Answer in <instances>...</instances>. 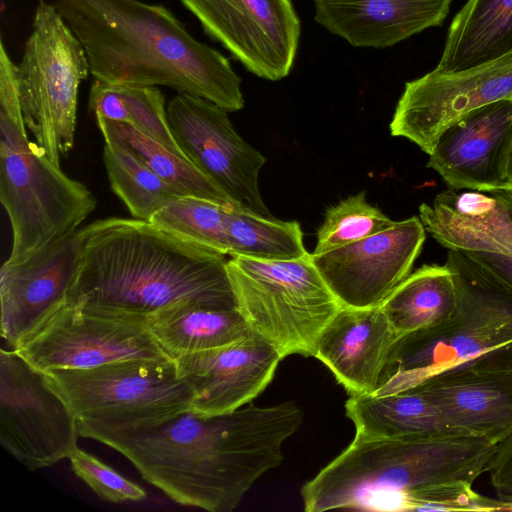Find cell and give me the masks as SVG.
I'll list each match as a JSON object with an SVG mask.
<instances>
[{
  "label": "cell",
  "instance_id": "603a6c76",
  "mask_svg": "<svg viewBox=\"0 0 512 512\" xmlns=\"http://www.w3.org/2000/svg\"><path fill=\"white\" fill-rule=\"evenodd\" d=\"M512 51V0H468L453 18L435 69L458 72Z\"/></svg>",
  "mask_w": 512,
  "mask_h": 512
},
{
  "label": "cell",
  "instance_id": "d590c367",
  "mask_svg": "<svg viewBox=\"0 0 512 512\" xmlns=\"http://www.w3.org/2000/svg\"><path fill=\"white\" fill-rule=\"evenodd\" d=\"M507 178L510 183V186H512V141L510 146V152L508 157V164H507Z\"/></svg>",
  "mask_w": 512,
  "mask_h": 512
},
{
  "label": "cell",
  "instance_id": "836d02e7",
  "mask_svg": "<svg viewBox=\"0 0 512 512\" xmlns=\"http://www.w3.org/2000/svg\"><path fill=\"white\" fill-rule=\"evenodd\" d=\"M88 106L95 116L125 123L131 121L125 103L114 85L94 80L90 89Z\"/></svg>",
  "mask_w": 512,
  "mask_h": 512
},
{
  "label": "cell",
  "instance_id": "f546056e",
  "mask_svg": "<svg viewBox=\"0 0 512 512\" xmlns=\"http://www.w3.org/2000/svg\"><path fill=\"white\" fill-rule=\"evenodd\" d=\"M365 191L349 196L331 206L317 231V243L312 254L332 249L377 234L395 221L366 200Z\"/></svg>",
  "mask_w": 512,
  "mask_h": 512
},
{
  "label": "cell",
  "instance_id": "8992f818",
  "mask_svg": "<svg viewBox=\"0 0 512 512\" xmlns=\"http://www.w3.org/2000/svg\"><path fill=\"white\" fill-rule=\"evenodd\" d=\"M445 264L458 290L453 315L398 337L372 395L409 389L512 341V290L467 252L449 250Z\"/></svg>",
  "mask_w": 512,
  "mask_h": 512
},
{
  "label": "cell",
  "instance_id": "4dcf8cb0",
  "mask_svg": "<svg viewBox=\"0 0 512 512\" xmlns=\"http://www.w3.org/2000/svg\"><path fill=\"white\" fill-rule=\"evenodd\" d=\"M130 115V123L177 156L188 161L178 146L167 118L165 97L157 86L114 85Z\"/></svg>",
  "mask_w": 512,
  "mask_h": 512
},
{
  "label": "cell",
  "instance_id": "484cf974",
  "mask_svg": "<svg viewBox=\"0 0 512 512\" xmlns=\"http://www.w3.org/2000/svg\"><path fill=\"white\" fill-rule=\"evenodd\" d=\"M95 117L106 144L125 149L185 196L221 204L235 203L192 163L177 156L137 127L102 116Z\"/></svg>",
  "mask_w": 512,
  "mask_h": 512
},
{
  "label": "cell",
  "instance_id": "f1b7e54d",
  "mask_svg": "<svg viewBox=\"0 0 512 512\" xmlns=\"http://www.w3.org/2000/svg\"><path fill=\"white\" fill-rule=\"evenodd\" d=\"M230 204L182 196L159 210L150 222L183 240L228 255L226 217Z\"/></svg>",
  "mask_w": 512,
  "mask_h": 512
},
{
  "label": "cell",
  "instance_id": "30bf717a",
  "mask_svg": "<svg viewBox=\"0 0 512 512\" xmlns=\"http://www.w3.org/2000/svg\"><path fill=\"white\" fill-rule=\"evenodd\" d=\"M78 421L50 375L15 349L0 350V443L28 470L55 465L78 447Z\"/></svg>",
  "mask_w": 512,
  "mask_h": 512
},
{
  "label": "cell",
  "instance_id": "277c9868",
  "mask_svg": "<svg viewBox=\"0 0 512 512\" xmlns=\"http://www.w3.org/2000/svg\"><path fill=\"white\" fill-rule=\"evenodd\" d=\"M497 443L449 432L353 441L301 489L304 510L418 511L432 487L473 484L487 472Z\"/></svg>",
  "mask_w": 512,
  "mask_h": 512
},
{
  "label": "cell",
  "instance_id": "5bb4252c",
  "mask_svg": "<svg viewBox=\"0 0 512 512\" xmlns=\"http://www.w3.org/2000/svg\"><path fill=\"white\" fill-rule=\"evenodd\" d=\"M502 99H512V51L474 68L458 72L434 69L407 82L390 133L410 140L429 155L447 127Z\"/></svg>",
  "mask_w": 512,
  "mask_h": 512
},
{
  "label": "cell",
  "instance_id": "52a82bcc",
  "mask_svg": "<svg viewBox=\"0 0 512 512\" xmlns=\"http://www.w3.org/2000/svg\"><path fill=\"white\" fill-rule=\"evenodd\" d=\"M230 257L228 277L250 330L282 359L294 354L314 357L322 331L342 305L311 254L285 261Z\"/></svg>",
  "mask_w": 512,
  "mask_h": 512
},
{
  "label": "cell",
  "instance_id": "6da1fadb",
  "mask_svg": "<svg viewBox=\"0 0 512 512\" xmlns=\"http://www.w3.org/2000/svg\"><path fill=\"white\" fill-rule=\"evenodd\" d=\"M302 421L300 406L286 401L213 416L190 409L153 426L88 438L121 453L171 500L231 512L262 475L280 465L283 444Z\"/></svg>",
  "mask_w": 512,
  "mask_h": 512
},
{
  "label": "cell",
  "instance_id": "d6a6232c",
  "mask_svg": "<svg viewBox=\"0 0 512 512\" xmlns=\"http://www.w3.org/2000/svg\"><path fill=\"white\" fill-rule=\"evenodd\" d=\"M487 472L496 499L512 511V432L497 443Z\"/></svg>",
  "mask_w": 512,
  "mask_h": 512
},
{
  "label": "cell",
  "instance_id": "44dd1931",
  "mask_svg": "<svg viewBox=\"0 0 512 512\" xmlns=\"http://www.w3.org/2000/svg\"><path fill=\"white\" fill-rule=\"evenodd\" d=\"M396 339L380 306H342L322 331L314 357L349 395H372Z\"/></svg>",
  "mask_w": 512,
  "mask_h": 512
},
{
  "label": "cell",
  "instance_id": "5b68a950",
  "mask_svg": "<svg viewBox=\"0 0 512 512\" xmlns=\"http://www.w3.org/2000/svg\"><path fill=\"white\" fill-rule=\"evenodd\" d=\"M16 65L0 43V200L12 228L8 261L25 259L74 232L97 201L67 176L26 132Z\"/></svg>",
  "mask_w": 512,
  "mask_h": 512
},
{
  "label": "cell",
  "instance_id": "7402d4cb",
  "mask_svg": "<svg viewBox=\"0 0 512 512\" xmlns=\"http://www.w3.org/2000/svg\"><path fill=\"white\" fill-rule=\"evenodd\" d=\"M419 218L425 231L449 250L512 256V214L488 192L451 187L431 204H421Z\"/></svg>",
  "mask_w": 512,
  "mask_h": 512
},
{
  "label": "cell",
  "instance_id": "4316f807",
  "mask_svg": "<svg viewBox=\"0 0 512 512\" xmlns=\"http://www.w3.org/2000/svg\"><path fill=\"white\" fill-rule=\"evenodd\" d=\"M228 255L270 261L294 260L309 253L297 221H282L232 203L227 208Z\"/></svg>",
  "mask_w": 512,
  "mask_h": 512
},
{
  "label": "cell",
  "instance_id": "ffe728a7",
  "mask_svg": "<svg viewBox=\"0 0 512 512\" xmlns=\"http://www.w3.org/2000/svg\"><path fill=\"white\" fill-rule=\"evenodd\" d=\"M314 20L359 48L384 49L441 26L452 0H313Z\"/></svg>",
  "mask_w": 512,
  "mask_h": 512
},
{
  "label": "cell",
  "instance_id": "7c38bea8",
  "mask_svg": "<svg viewBox=\"0 0 512 512\" xmlns=\"http://www.w3.org/2000/svg\"><path fill=\"white\" fill-rule=\"evenodd\" d=\"M166 112L172 134L190 163L233 202L271 216L258 184L265 157L239 136L227 110L202 97L178 93Z\"/></svg>",
  "mask_w": 512,
  "mask_h": 512
},
{
  "label": "cell",
  "instance_id": "d6986e66",
  "mask_svg": "<svg viewBox=\"0 0 512 512\" xmlns=\"http://www.w3.org/2000/svg\"><path fill=\"white\" fill-rule=\"evenodd\" d=\"M413 387L436 405L452 432L495 442L512 432V369L446 371Z\"/></svg>",
  "mask_w": 512,
  "mask_h": 512
},
{
  "label": "cell",
  "instance_id": "1f68e13d",
  "mask_svg": "<svg viewBox=\"0 0 512 512\" xmlns=\"http://www.w3.org/2000/svg\"><path fill=\"white\" fill-rule=\"evenodd\" d=\"M74 474L100 499L112 503L139 502L145 490L96 456L76 448L68 457Z\"/></svg>",
  "mask_w": 512,
  "mask_h": 512
},
{
  "label": "cell",
  "instance_id": "7a4b0ae2",
  "mask_svg": "<svg viewBox=\"0 0 512 512\" xmlns=\"http://www.w3.org/2000/svg\"><path fill=\"white\" fill-rule=\"evenodd\" d=\"M83 229L69 300L81 308L144 320L183 302L237 308L226 255L137 218L100 219Z\"/></svg>",
  "mask_w": 512,
  "mask_h": 512
},
{
  "label": "cell",
  "instance_id": "83f0119b",
  "mask_svg": "<svg viewBox=\"0 0 512 512\" xmlns=\"http://www.w3.org/2000/svg\"><path fill=\"white\" fill-rule=\"evenodd\" d=\"M103 162L112 191L134 218L150 221L163 207L185 196L119 146L105 143Z\"/></svg>",
  "mask_w": 512,
  "mask_h": 512
},
{
  "label": "cell",
  "instance_id": "cb8c5ba5",
  "mask_svg": "<svg viewBox=\"0 0 512 512\" xmlns=\"http://www.w3.org/2000/svg\"><path fill=\"white\" fill-rule=\"evenodd\" d=\"M148 327L164 354L179 356L240 341L253 332L237 308L219 309L183 302L148 318Z\"/></svg>",
  "mask_w": 512,
  "mask_h": 512
},
{
  "label": "cell",
  "instance_id": "8d00e7d4",
  "mask_svg": "<svg viewBox=\"0 0 512 512\" xmlns=\"http://www.w3.org/2000/svg\"><path fill=\"white\" fill-rule=\"evenodd\" d=\"M507 189H510V190H512V186H510V187H509V188H507Z\"/></svg>",
  "mask_w": 512,
  "mask_h": 512
},
{
  "label": "cell",
  "instance_id": "4fadbf2b",
  "mask_svg": "<svg viewBox=\"0 0 512 512\" xmlns=\"http://www.w3.org/2000/svg\"><path fill=\"white\" fill-rule=\"evenodd\" d=\"M249 72L279 81L293 68L301 24L292 0H180Z\"/></svg>",
  "mask_w": 512,
  "mask_h": 512
},
{
  "label": "cell",
  "instance_id": "ba28073f",
  "mask_svg": "<svg viewBox=\"0 0 512 512\" xmlns=\"http://www.w3.org/2000/svg\"><path fill=\"white\" fill-rule=\"evenodd\" d=\"M67 400L79 435L153 426L192 408L195 394L170 358H140L47 372Z\"/></svg>",
  "mask_w": 512,
  "mask_h": 512
},
{
  "label": "cell",
  "instance_id": "9a60e30c",
  "mask_svg": "<svg viewBox=\"0 0 512 512\" xmlns=\"http://www.w3.org/2000/svg\"><path fill=\"white\" fill-rule=\"evenodd\" d=\"M425 228L413 216L374 235L321 254L312 260L343 307L380 306L411 273Z\"/></svg>",
  "mask_w": 512,
  "mask_h": 512
},
{
  "label": "cell",
  "instance_id": "ac0fdd59",
  "mask_svg": "<svg viewBox=\"0 0 512 512\" xmlns=\"http://www.w3.org/2000/svg\"><path fill=\"white\" fill-rule=\"evenodd\" d=\"M282 357L252 333L227 346L176 358L178 373L195 394L191 410L205 416L244 407L272 381Z\"/></svg>",
  "mask_w": 512,
  "mask_h": 512
},
{
  "label": "cell",
  "instance_id": "2e32d148",
  "mask_svg": "<svg viewBox=\"0 0 512 512\" xmlns=\"http://www.w3.org/2000/svg\"><path fill=\"white\" fill-rule=\"evenodd\" d=\"M83 227L0 268L1 336L15 349L69 300L80 264Z\"/></svg>",
  "mask_w": 512,
  "mask_h": 512
},
{
  "label": "cell",
  "instance_id": "e0dca14e",
  "mask_svg": "<svg viewBox=\"0 0 512 512\" xmlns=\"http://www.w3.org/2000/svg\"><path fill=\"white\" fill-rule=\"evenodd\" d=\"M512 141V99L477 108L438 137L427 167L452 188L490 192L507 189Z\"/></svg>",
  "mask_w": 512,
  "mask_h": 512
},
{
  "label": "cell",
  "instance_id": "e575fe53",
  "mask_svg": "<svg viewBox=\"0 0 512 512\" xmlns=\"http://www.w3.org/2000/svg\"><path fill=\"white\" fill-rule=\"evenodd\" d=\"M488 193L503 201L512 214V190L501 189ZM467 253L489 269L499 280L512 290V256L480 252Z\"/></svg>",
  "mask_w": 512,
  "mask_h": 512
},
{
  "label": "cell",
  "instance_id": "d4e9b609",
  "mask_svg": "<svg viewBox=\"0 0 512 512\" xmlns=\"http://www.w3.org/2000/svg\"><path fill=\"white\" fill-rule=\"evenodd\" d=\"M457 303L458 290L452 270L446 264H431L410 273L380 308L398 338L446 322Z\"/></svg>",
  "mask_w": 512,
  "mask_h": 512
},
{
  "label": "cell",
  "instance_id": "8fae6325",
  "mask_svg": "<svg viewBox=\"0 0 512 512\" xmlns=\"http://www.w3.org/2000/svg\"><path fill=\"white\" fill-rule=\"evenodd\" d=\"M15 350L45 372L167 357L151 334L148 320L91 312L72 301Z\"/></svg>",
  "mask_w": 512,
  "mask_h": 512
},
{
  "label": "cell",
  "instance_id": "3957f363",
  "mask_svg": "<svg viewBox=\"0 0 512 512\" xmlns=\"http://www.w3.org/2000/svg\"><path fill=\"white\" fill-rule=\"evenodd\" d=\"M83 46L95 80L167 86L228 112L244 106L241 78L218 50L198 41L165 6L139 0H54Z\"/></svg>",
  "mask_w": 512,
  "mask_h": 512
},
{
  "label": "cell",
  "instance_id": "9c48e42d",
  "mask_svg": "<svg viewBox=\"0 0 512 512\" xmlns=\"http://www.w3.org/2000/svg\"><path fill=\"white\" fill-rule=\"evenodd\" d=\"M89 74L78 38L53 4L40 1L16 67V84L26 128L58 166L74 146L79 86Z\"/></svg>",
  "mask_w": 512,
  "mask_h": 512
}]
</instances>
